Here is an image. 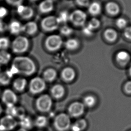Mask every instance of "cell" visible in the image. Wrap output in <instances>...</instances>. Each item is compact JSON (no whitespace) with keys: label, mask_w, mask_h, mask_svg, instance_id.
<instances>
[{"label":"cell","mask_w":131,"mask_h":131,"mask_svg":"<svg viewBox=\"0 0 131 131\" xmlns=\"http://www.w3.org/2000/svg\"><path fill=\"white\" fill-rule=\"evenodd\" d=\"M46 88V81L40 77H35L29 82V91L33 94H40L45 90Z\"/></svg>","instance_id":"cell-7"},{"label":"cell","mask_w":131,"mask_h":131,"mask_svg":"<svg viewBox=\"0 0 131 131\" xmlns=\"http://www.w3.org/2000/svg\"><path fill=\"white\" fill-rule=\"evenodd\" d=\"M65 93V88L60 84H56L53 86L50 89V93L53 98L60 99L64 96Z\"/></svg>","instance_id":"cell-15"},{"label":"cell","mask_w":131,"mask_h":131,"mask_svg":"<svg viewBox=\"0 0 131 131\" xmlns=\"http://www.w3.org/2000/svg\"><path fill=\"white\" fill-rule=\"evenodd\" d=\"M106 10L109 15L115 16L119 13L120 7L116 2H110L106 5Z\"/></svg>","instance_id":"cell-21"},{"label":"cell","mask_w":131,"mask_h":131,"mask_svg":"<svg viewBox=\"0 0 131 131\" xmlns=\"http://www.w3.org/2000/svg\"><path fill=\"white\" fill-rule=\"evenodd\" d=\"M3 110L2 106L1 105V104H0V115L2 114V112H3Z\"/></svg>","instance_id":"cell-45"},{"label":"cell","mask_w":131,"mask_h":131,"mask_svg":"<svg viewBox=\"0 0 131 131\" xmlns=\"http://www.w3.org/2000/svg\"><path fill=\"white\" fill-rule=\"evenodd\" d=\"M16 131H28L27 130H26L25 129H23V128H20L19 129H18V130H17Z\"/></svg>","instance_id":"cell-46"},{"label":"cell","mask_w":131,"mask_h":131,"mask_svg":"<svg viewBox=\"0 0 131 131\" xmlns=\"http://www.w3.org/2000/svg\"><path fill=\"white\" fill-rule=\"evenodd\" d=\"M35 62L29 57L23 56L16 57L13 59L10 70L15 74L24 76H31L36 71Z\"/></svg>","instance_id":"cell-1"},{"label":"cell","mask_w":131,"mask_h":131,"mask_svg":"<svg viewBox=\"0 0 131 131\" xmlns=\"http://www.w3.org/2000/svg\"><path fill=\"white\" fill-rule=\"evenodd\" d=\"M115 58L118 63L122 65H125L130 61L131 56L127 51L121 50L117 53Z\"/></svg>","instance_id":"cell-18"},{"label":"cell","mask_w":131,"mask_h":131,"mask_svg":"<svg viewBox=\"0 0 131 131\" xmlns=\"http://www.w3.org/2000/svg\"><path fill=\"white\" fill-rule=\"evenodd\" d=\"M63 43L62 39L60 35L53 34L46 38L45 41V46L48 51L53 52L60 49Z\"/></svg>","instance_id":"cell-4"},{"label":"cell","mask_w":131,"mask_h":131,"mask_svg":"<svg viewBox=\"0 0 131 131\" xmlns=\"http://www.w3.org/2000/svg\"><path fill=\"white\" fill-rule=\"evenodd\" d=\"M11 59V55L7 50H0V65H6Z\"/></svg>","instance_id":"cell-28"},{"label":"cell","mask_w":131,"mask_h":131,"mask_svg":"<svg viewBox=\"0 0 131 131\" xmlns=\"http://www.w3.org/2000/svg\"><path fill=\"white\" fill-rule=\"evenodd\" d=\"M87 125V122L85 119H80L71 124L70 128L72 131H83L85 129Z\"/></svg>","instance_id":"cell-25"},{"label":"cell","mask_w":131,"mask_h":131,"mask_svg":"<svg viewBox=\"0 0 131 131\" xmlns=\"http://www.w3.org/2000/svg\"><path fill=\"white\" fill-rule=\"evenodd\" d=\"M57 17L60 24H66L69 21L70 14L68 11L63 10L60 12Z\"/></svg>","instance_id":"cell-32"},{"label":"cell","mask_w":131,"mask_h":131,"mask_svg":"<svg viewBox=\"0 0 131 131\" xmlns=\"http://www.w3.org/2000/svg\"><path fill=\"white\" fill-rule=\"evenodd\" d=\"M14 75L10 70L0 72V85H8L11 82Z\"/></svg>","instance_id":"cell-20"},{"label":"cell","mask_w":131,"mask_h":131,"mask_svg":"<svg viewBox=\"0 0 131 131\" xmlns=\"http://www.w3.org/2000/svg\"></svg>","instance_id":"cell-52"},{"label":"cell","mask_w":131,"mask_h":131,"mask_svg":"<svg viewBox=\"0 0 131 131\" xmlns=\"http://www.w3.org/2000/svg\"><path fill=\"white\" fill-rule=\"evenodd\" d=\"M71 117L68 114L62 113L55 117L53 125L57 131H67L71 126Z\"/></svg>","instance_id":"cell-3"},{"label":"cell","mask_w":131,"mask_h":131,"mask_svg":"<svg viewBox=\"0 0 131 131\" xmlns=\"http://www.w3.org/2000/svg\"><path fill=\"white\" fill-rule=\"evenodd\" d=\"M10 46V41L7 37H0V50H7Z\"/></svg>","instance_id":"cell-31"},{"label":"cell","mask_w":131,"mask_h":131,"mask_svg":"<svg viewBox=\"0 0 131 131\" xmlns=\"http://www.w3.org/2000/svg\"><path fill=\"white\" fill-rule=\"evenodd\" d=\"M8 26V30L12 35H18L23 32V24L18 20H12Z\"/></svg>","instance_id":"cell-13"},{"label":"cell","mask_w":131,"mask_h":131,"mask_svg":"<svg viewBox=\"0 0 131 131\" xmlns=\"http://www.w3.org/2000/svg\"><path fill=\"white\" fill-rule=\"evenodd\" d=\"M60 23L57 16L50 15L42 19L40 23L41 27L43 31L52 32L58 28Z\"/></svg>","instance_id":"cell-6"},{"label":"cell","mask_w":131,"mask_h":131,"mask_svg":"<svg viewBox=\"0 0 131 131\" xmlns=\"http://www.w3.org/2000/svg\"><path fill=\"white\" fill-rule=\"evenodd\" d=\"M0 71H1V68H0Z\"/></svg>","instance_id":"cell-49"},{"label":"cell","mask_w":131,"mask_h":131,"mask_svg":"<svg viewBox=\"0 0 131 131\" xmlns=\"http://www.w3.org/2000/svg\"><path fill=\"white\" fill-rule=\"evenodd\" d=\"M18 122L13 117L6 115L0 119V131H10L16 127Z\"/></svg>","instance_id":"cell-9"},{"label":"cell","mask_w":131,"mask_h":131,"mask_svg":"<svg viewBox=\"0 0 131 131\" xmlns=\"http://www.w3.org/2000/svg\"><path fill=\"white\" fill-rule=\"evenodd\" d=\"M85 106L81 102H73L70 105L68 109V115L73 118H77L84 114Z\"/></svg>","instance_id":"cell-11"},{"label":"cell","mask_w":131,"mask_h":131,"mask_svg":"<svg viewBox=\"0 0 131 131\" xmlns=\"http://www.w3.org/2000/svg\"><path fill=\"white\" fill-rule=\"evenodd\" d=\"M57 76L56 71L53 68H48L44 71L43 74V79L45 81L52 82L56 79Z\"/></svg>","instance_id":"cell-23"},{"label":"cell","mask_w":131,"mask_h":131,"mask_svg":"<svg viewBox=\"0 0 131 131\" xmlns=\"http://www.w3.org/2000/svg\"><path fill=\"white\" fill-rule=\"evenodd\" d=\"M75 2L78 6L82 7L88 6L90 4V0H75Z\"/></svg>","instance_id":"cell-41"},{"label":"cell","mask_w":131,"mask_h":131,"mask_svg":"<svg viewBox=\"0 0 131 131\" xmlns=\"http://www.w3.org/2000/svg\"><path fill=\"white\" fill-rule=\"evenodd\" d=\"M66 48L69 50H75L77 49L80 46V41L75 38H70L64 43Z\"/></svg>","instance_id":"cell-26"},{"label":"cell","mask_w":131,"mask_h":131,"mask_svg":"<svg viewBox=\"0 0 131 131\" xmlns=\"http://www.w3.org/2000/svg\"><path fill=\"white\" fill-rule=\"evenodd\" d=\"M27 84V80L25 78L19 77L13 81V87L17 92H22L25 89Z\"/></svg>","instance_id":"cell-19"},{"label":"cell","mask_w":131,"mask_h":131,"mask_svg":"<svg viewBox=\"0 0 131 131\" xmlns=\"http://www.w3.org/2000/svg\"><path fill=\"white\" fill-rule=\"evenodd\" d=\"M105 38L109 42H114L118 38V33L116 31L112 28L106 30L104 32Z\"/></svg>","instance_id":"cell-27"},{"label":"cell","mask_w":131,"mask_h":131,"mask_svg":"<svg viewBox=\"0 0 131 131\" xmlns=\"http://www.w3.org/2000/svg\"><path fill=\"white\" fill-rule=\"evenodd\" d=\"M17 7V12L18 14L23 19L28 20L32 18L33 16L34 11L32 8L30 6L21 4Z\"/></svg>","instance_id":"cell-12"},{"label":"cell","mask_w":131,"mask_h":131,"mask_svg":"<svg viewBox=\"0 0 131 131\" xmlns=\"http://www.w3.org/2000/svg\"><path fill=\"white\" fill-rule=\"evenodd\" d=\"M2 101L7 106H14L18 101V96L12 89H6L2 95Z\"/></svg>","instance_id":"cell-10"},{"label":"cell","mask_w":131,"mask_h":131,"mask_svg":"<svg viewBox=\"0 0 131 131\" xmlns=\"http://www.w3.org/2000/svg\"><path fill=\"white\" fill-rule=\"evenodd\" d=\"M88 11L93 16L98 15L102 11V6L99 2H92L88 6Z\"/></svg>","instance_id":"cell-24"},{"label":"cell","mask_w":131,"mask_h":131,"mask_svg":"<svg viewBox=\"0 0 131 131\" xmlns=\"http://www.w3.org/2000/svg\"><path fill=\"white\" fill-rule=\"evenodd\" d=\"M54 8L53 0H43L39 5V10L42 14H48L51 12Z\"/></svg>","instance_id":"cell-16"},{"label":"cell","mask_w":131,"mask_h":131,"mask_svg":"<svg viewBox=\"0 0 131 131\" xmlns=\"http://www.w3.org/2000/svg\"><path fill=\"white\" fill-rule=\"evenodd\" d=\"M76 76L75 70L71 67H67L64 68L61 72V77L62 80L66 82H71L73 81Z\"/></svg>","instance_id":"cell-17"},{"label":"cell","mask_w":131,"mask_h":131,"mask_svg":"<svg viewBox=\"0 0 131 131\" xmlns=\"http://www.w3.org/2000/svg\"><path fill=\"white\" fill-rule=\"evenodd\" d=\"M96 103V99L92 95L86 96L83 100V104L84 106L87 107H92Z\"/></svg>","instance_id":"cell-30"},{"label":"cell","mask_w":131,"mask_h":131,"mask_svg":"<svg viewBox=\"0 0 131 131\" xmlns=\"http://www.w3.org/2000/svg\"><path fill=\"white\" fill-rule=\"evenodd\" d=\"M38 30V27L37 23L34 21H29L23 24V32L25 33L29 36H33L37 33Z\"/></svg>","instance_id":"cell-14"},{"label":"cell","mask_w":131,"mask_h":131,"mask_svg":"<svg viewBox=\"0 0 131 131\" xmlns=\"http://www.w3.org/2000/svg\"><path fill=\"white\" fill-rule=\"evenodd\" d=\"M129 73H130V75L131 76V65L130 67V68H129Z\"/></svg>","instance_id":"cell-47"},{"label":"cell","mask_w":131,"mask_h":131,"mask_svg":"<svg viewBox=\"0 0 131 131\" xmlns=\"http://www.w3.org/2000/svg\"><path fill=\"white\" fill-rule=\"evenodd\" d=\"M17 106H7L6 110V115L15 118L16 115Z\"/></svg>","instance_id":"cell-36"},{"label":"cell","mask_w":131,"mask_h":131,"mask_svg":"<svg viewBox=\"0 0 131 131\" xmlns=\"http://www.w3.org/2000/svg\"><path fill=\"white\" fill-rule=\"evenodd\" d=\"M87 18L86 14L80 9H76L70 14L69 21L77 27L84 26Z\"/></svg>","instance_id":"cell-8"},{"label":"cell","mask_w":131,"mask_h":131,"mask_svg":"<svg viewBox=\"0 0 131 131\" xmlns=\"http://www.w3.org/2000/svg\"><path fill=\"white\" fill-rule=\"evenodd\" d=\"M8 14V11L7 8L3 6L0 7V19H2L5 18Z\"/></svg>","instance_id":"cell-42"},{"label":"cell","mask_w":131,"mask_h":131,"mask_svg":"<svg viewBox=\"0 0 131 131\" xmlns=\"http://www.w3.org/2000/svg\"><path fill=\"white\" fill-rule=\"evenodd\" d=\"M115 24L119 29H125L127 26V21L122 17L118 18L115 21Z\"/></svg>","instance_id":"cell-35"},{"label":"cell","mask_w":131,"mask_h":131,"mask_svg":"<svg viewBox=\"0 0 131 131\" xmlns=\"http://www.w3.org/2000/svg\"><path fill=\"white\" fill-rule=\"evenodd\" d=\"M8 24L4 20L0 19V33H3L8 30Z\"/></svg>","instance_id":"cell-40"},{"label":"cell","mask_w":131,"mask_h":131,"mask_svg":"<svg viewBox=\"0 0 131 131\" xmlns=\"http://www.w3.org/2000/svg\"><path fill=\"white\" fill-rule=\"evenodd\" d=\"M53 106V100L49 95L42 94L37 98L36 106L37 109L41 112H47Z\"/></svg>","instance_id":"cell-5"},{"label":"cell","mask_w":131,"mask_h":131,"mask_svg":"<svg viewBox=\"0 0 131 131\" xmlns=\"http://www.w3.org/2000/svg\"><path fill=\"white\" fill-rule=\"evenodd\" d=\"M25 115V111L24 108L21 106H17L16 115L15 118H18L19 119Z\"/></svg>","instance_id":"cell-37"},{"label":"cell","mask_w":131,"mask_h":131,"mask_svg":"<svg viewBox=\"0 0 131 131\" xmlns=\"http://www.w3.org/2000/svg\"><path fill=\"white\" fill-rule=\"evenodd\" d=\"M0 93H1V89H0Z\"/></svg>","instance_id":"cell-50"},{"label":"cell","mask_w":131,"mask_h":131,"mask_svg":"<svg viewBox=\"0 0 131 131\" xmlns=\"http://www.w3.org/2000/svg\"><path fill=\"white\" fill-rule=\"evenodd\" d=\"M18 123L21 128L25 129L27 131L32 128L34 125V122L31 117L26 115L19 119Z\"/></svg>","instance_id":"cell-22"},{"label":"cell","mask_w":131,"mask_h":131,"mask_svg":"<svg viewBox=\"0 0 131 131\" xmlns=\"http://www.w3.org/2000/svg\"><path fill=\"white\" fill-rule=\"evenodd\" d=\"M101 25L100 21L96 18H93L89 21L87 25L92 29L94 31L100 27Z\"/></svg>","instance_id":"cell-34"},{"label":"cell","mask_w":131,"mask_h":131,"mask_svg":"<svg viewBox=\"0 0 131 131\" xmlns=\"http://www.w3.org/2000/svg\"><path fill=\"white\" fill-rule=\"evenodd\" d=\"M34 124L39 128L45 127L47 125V118L43 115H39L36 118Z\"/></svg>","instance_id":"cell-29"},{"label":"cell","mask_w":131,"mask_h":131,"mask_svg":"<svg viewBox=\"0 0 131 131\" xmlns=\"http://www.w3.org/2000/svg\"><path fill=\"white\" fill-rule=\"evenodd\" d=\"M31 2H36V1H38V0H31Z\"/></svg>","instance_id":"cell-48"},{"label":"cell","mask_w":131,"mask_h":131,"mask_svg":"<svg viewBox=\"0 0 131 131\" xmlns=\"http://www.w3.org/2000/svg\"><path fill=\"white\" fill-rule=\"evenodd\" d=\"M124 36L126 38L131 40V26L127 27L124 29Z\"/></svg>","instance_id":"cell-43"},{"label":"cell","mask_w":131,"mask_h":131,"mask_svg":"<svg viewBox=\"0 0 131 131\" xmlns=\"http://www.w3.org/2000/svg\"><path fill=\"white\" fill-rule=\"evenodd\" d=\"M124 89L127 93H131V81H129L126 83L124 86Z\"/></svg>","instance_id":"cell-44"},{"label":"cell","mask_w":131,"mask_h":131,"mask_svg":"<svg viewBox=\"0 0 131 131\" xmlns=\"http://www.w3.org/2000/svg\"><path fill=\"white\" fill-rule=\"evenodd\" d=\"M60 34L65 37L70 36L73 33V29L69 26L64 25L60 28Z\"/></svg>","instance_id":"cell-33"},{"label":"cell","mask_w":131,"mask_h":131,"mask_svg":"<svg viewBox=\"0 0 131 131\" xmlns=\"http://www.w3.org/2000/svg\"><path fill=\"white\" fill-rule=\"evenodd\" d=\"M94 31L90 29L87 25L84 26L82 29V32L84 35L87 36H91L93 35Z\"/></svg>","instance_id":"cell-39"},{"label":"cell","mask_w":131,"mask_h":131,"mask_svg":"<svg viewBox=\"0 0 131 131\" xmlns=\"http://www.w3.org/2000/svg\"></svg>","instance_id":"cell-51"},{"label":"cell","mask_w":131,"mask_h":131,"mask_svg":"<svg viewBox=\"0 0 131 131\" xmlns=\"http://www.w3.org/2000/svg\"><path fill=\"white\" fill-rule=\"evenodd\" d=\"M10 45L14 53L21 54L25 53L29 49V40L26 37L18 36L13 40Z\"/></svg>","instance_id":"cell-2"},{"label":"cell","mask_w":131,"mask_h":131,"mask_svg":"<svg viewBox=\"0 0 131 131\" xmlns=\"http://www.w3.org/2000/svg\"><path fill=\"white\" fill-rule=\"evenodd\" d=\"M6 2L9 5L14 6H18L22 4L24 0H5Z\"/></svg>","instance_id":"cell-38"}]
</instances>
